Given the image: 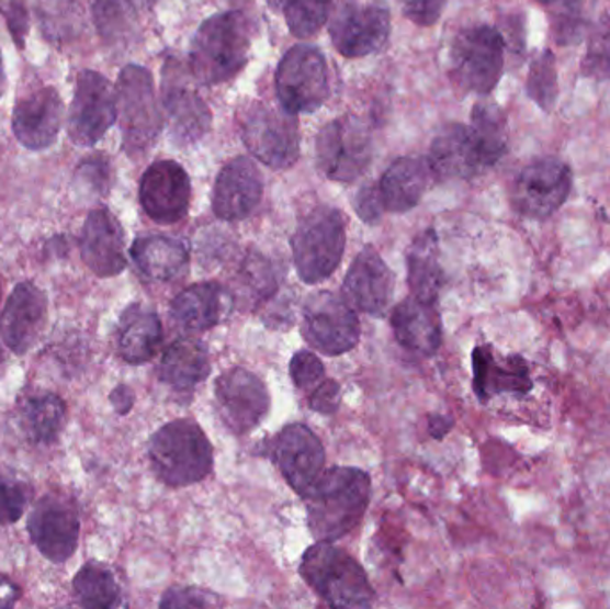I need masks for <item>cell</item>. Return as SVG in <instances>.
Masks as SVG:
<instances>
[{
	"instance_id": "obj_1",
	"label": "cell",
	"mask_w": 610,
	"mask_h": 609,
	"mask_svg": "<svg viewBox=\"0 0 610 609\" xmlns=\"http://www.w3.org/2000/svg\"><path fill=\"white\" fill-rule=\"evenodd\" d=\"M372 497L366 472L352 466H335L321 472L305 492L307 523L318 542H336L358 528Z\"/></svg>"
},
{
	"instance_id": "obj_2",
	"label": "cell",
	"mask_w": 610,
	"mask_h": 609,
	"mask_svg": "<svg viewBox=\"0 0 610 609\" xmlns=\"http://www.w3.org/2000/svg\"><path fill=\"white\" fill-rule=\"evenodd\" d=\"M252 36V22L241 11H227L205 20L191 40V74L205 87L230 81L250 58Z\"/></svg>"
},
{
	"instance_id": "obj_3",
	"label": "cell",
	"mask_w": 610,
	"mask_h": 609,
	"mask_svg": "<svg viewBox=\"0 0 610 609\" xmlns=\"http://www.w3.org/2000/svg\"><path fill=\"white\" fill-rule=\"evenodd\" d=\"M154 474L165 485H195L213 471V446L199 424L188 418L162 426L148 443Z\"/></svg>"
},
{
	"instance_id": "obj_4",
	"label": "cell",
	"mask_w": 610,
	"mask_h": 609,
	"mask_svg": "<svg viewBox=\"0 0 610 609\" xmlns=\"http://www.w3.org/2000/svg\"><path fill=\"white\" fill-rule=\"evenodd\" d=\"M301 576L332 608H370L375 590L366 572L335 542H318L304 552Z\"/></svg>"
},
{
	"instance_id": "obj_5",
	"label": "cell",
	"mask_w": 610,
	"mask_h": 609,
	"mask_svg": "<svg viewBox=\"0 0 610 609\" xmlns=\"http://www.w3.org/2000/svg\"><path fill=\"white\" fill-rule=\"evenodd\" d=\"M347 245V221L343 213L330 206H318L302 218L291 238L296 272L307 284L320 283L335 274Z\"/></svg>"
},
{
	"instance_id": "obj_6",
	"label": "cell",
	"mask_w": 610,
	"mask_h": 609,
	"mask_svg": "<svg viewBox=\"0 0 610 609\" xmlns=\"http://www.w3.org/2000/svg\"><path fill=\"white\" fill-rule=\"evenodd\" d=\"M239 135L253 158L273 170H286L301 156L298 122L290 111L250 101L238 111Z\"/></svg>"
},
{
	"instance_id": "obj_7",
	"label": "cell",
	"mask_w": 610,
	"mask_h": 609,
	"mask_svg": "<svg viewBox=\"0 0 610 609\" xmlns=\"http://www.w3.org/2000/svg\"><path fill=\"white\" fill-rule=\"evenodd\" d=\"M506 65V42L492 25H473L453 40L450 77L466 93L487 95L500 81Z\"/></svg>"
},
{
	"instance_id": "obj_8",
	"label": "cell",
	"mask_w": 610,
	"mask_h": 609,
	"mask_svg": "<svg viewBox=\"0 0 610 609\" xmlns=\"http://www.w3.org/2000/svg\"><path fill=\"white\" fill-rule=\"evenodd\" d=\"M116 111L125 153L133 158L147 153L165 124L152 74L147 68L129 65L122 70L116 84Z\"/></svg>"
},
{
	"instance_id": "obj_9",
	"label": "cell",
	"mask_w": 610,
	"mask_h": 609,
	"mask_svg": "<svg viewBox=\"0 0 610 609\" xmlns=\"http://www.w3.org/2000/svg\"><path fill=\"white\" fill-rule=\"evenodd\" d=\"M275 90L281 106L293 115L320 110L330 95L329 65L320 48H290L276 67Z\"/></svg>"
},
{
	"instance_id": "obj_10",
	"label": "cell",
	"mask_w": 610,
	"mask_h": 609,
	"mask_svg": "<svg viewBox=\"0 0 610 609\" xmlns=\"http://www.w3.org/2000/svg\"><path fill=\"white\" fill-rule=\"evenodd\" d=\"M372 158V131L358 116H339L316 136V163L330 181L352 183L366 172Z\"/></svg>"
},
{
	"instance_id": "obj_11",
	"label": "cell",
	"mask_w": 610,
	"mask_h": 609,
	"mask_svg": "<svg viewBox=\"0 0 610 609\" xmlns=\"http://www.w3.org/2000/svg\"><path fill=\"white\" fill-rule=\"evenodd\" d=\"M302 335L316 351L341 356L358 346L361 326L353 307L344 297L318 292L305 301Z\"/></svg>"
},
{
	"instance_id": "obj_12",
	"label": "cell",
	"mask_w": 610,
	"mask_h": 609,
	"mask_svg": "<svg viewBox=\"0 0 610 609\" xmlns=\"http://www.w3.org/2000/svg\"><path fill=\"white\" fill-rule=\"evenodd\" d=\"M572 168L557 158L534 159L521 168L510 188V202L527 218H549L572 192Z\"/></svg>"
},
{
	"instance_id": "obj_13",
	"label": "cell",
	"mask_w": 610,
	"mask_h": 609,
	"mask_svg": "<svg viewBox=\"0 0 610 609\" xmlns=\"http://www.w3.org/2000/svg\"><path fill=\"white\" fill-rule=\"evenodd\" d=\"M161 97L168 129L177 145H195L210 133L213 122L210 106L177 59H168L162 68Z\"/></svg>"
},
{
	"instance_id": "obj_14",
	"label": "cell",
	"mask_w": 610,
	"mask_h": 609,
	"mask_svg": "<svg viewBox=\"0 0 610 609\" xmlns=\"http://www.w3.org/2000/svg\"><path fill=\"white\" fill-rule=\"evenodd\" d=\"M389 33V11L379 2H347L330 22L332 44L349 59L379 53L387 44Z\"/></svg>"
},
{
	"instance_id": "obj_15",
	"label": "cell",
	"mask_w": 610,
	"mask_h": 609,
	"mask_svg": "<svg viewBox=\"0 0 610 609\" xmlns=\"http://www.w3.org/2000/svg\"><path fill=\"white\" fill-rule=\"evenodd\" d=\"M116 90L102 74L84 70L77 77L68 133L74 144L93 145L115 124Z\"/></svg>"
},
{
	"instance_id": "obj_16",
	"label": "cell",
	"mask_w": 610,
	"mask_h": 609,
	"mask_svg": "<svg viewBox=\"0 0 610 609\" xmlns=\"http://www.w3.org/2000/svg\"><path fill=\"white\" fill-rule=\"evenodd\" d=\"M215 395L219 417L234 435L252 431L270 409L267 384L241 366H234L219 375Z\"/></svg>"
},
{
	"instance_id": "obj_17",
	"label": "cell",
	"mask_w": 610,
	"mask_h": 609,
	"mask_svg": "<svg viewBox=\"0 0 610 609\" xmlns=\"http://www.w3.org/2000/svg\"><path fill=\"white\" fill-rule=\"evenodd\" d=\"M31 540L48 562L65 563L74 556L81 520L72 500L63 495L48 494L34 506L27 522Z\"/></svg>"
},
{
	"instance_id": "obj_18",
	"label": "cell",
	"mask_w": 610,
	"mask_h": 609,
	"mask_svg": "<svg viewBox=\"0 0 610 609\" xmlns=\"http://www.w3.org/2000/svg\"><path fill=\"white\" fill-rule=\"evenodd\" d=\"M287 485L304 497L315 485L325 466V449L320 438L304 424L284 427L268 449Z\"/></svg>"
},
{
	"instance_id": "obj_19",
	"label": "cell",
	"mask_w": 610,
	"mask_h": 609,
	"mask_svg": "<svg viewBox=\"0 0 610 609\" xmlns=\"http://www.w3.org/2000/svg\"><path fill=\"white\" fill-rule=\"evenodd\" d=\"M139 202L145 213L158 224L182 221L190 210V176L176 161H156L145 170L142 178Z\"/></svg>"
},
{
	"instance_id": "obj_20",
	"label": "cell",
	"mask_w": 610,
	"mask_h": 609,
	"mask_svg": "<svg viewBox=\"0 0 610 609\" xmlns=\"http://www.w3.org/2000/svg\"><path fill=\"white\" fill-rule=\"evenodd\" d=\"M430 173L441 179H472L489 170L470 125L447 124L432 139L427 158Z\"/></svg>"
},
{
	"instance_id": "obj_21",
	"label": "cell",
	"mask_w": 610,
	"mask_h": 609,
	"mask_svg": "<svg viewBox=\"0 0 610 609\" xmlns=\"http://www.w3.org/2000/svg\"><path fill=\"white\" fill-rule=\"evenodd\" d=\"M395 275L377 250L364 247L344 278L343 297L350 306L373 317H382L392 303Z\"/></svg>"
},
{
	"instance_id": "obj_22",
	"label": "cell",
	"mask_w": 610,
	"mask_h": 609,
	"mask_svg": "<svg viewBox=\"0 0 610 609\" xmlns=\"http://www.w3.org/2000/svg\"><path fill=\"white\" fill-rule=\"evenodd\" d=\"M63 122V102L53 87L25 92L13 110V133L31 150L47 149L58 138Z\"/></svg>"
},
{
	"instance_id": "obj_23",
	"label": "cell",
	"mask_w": 610,
	"mask_h": 609,
	"mask_svg": "<svg viewBox=\"0 0 610 609\" xmlns=\"http://www.w3.org/2000/svg\"><path fill=\"white\" fill-rule=\"evenodd\" d=\"M47 324V295L36 284H16L0 315V336L15 354L33 349Z\"/></svg>"
},
{
	"instance_id": "obj_24",
	"label": "cell",
	"mask_w": 610,
	"mask_h": 609,
	"mask_svg": "<svg viewBox=\"0 0 610 609\" xmlns=\"http://www.w3.org/2000/svg\"><path fill=\"white\" fill-rule=\"evenodd\" d=\"M262 199V178L252 159L238 156L219 170L213 188V212L222 221H244Z\"/></svg>"
},
{
	"instance_id": "obj_25",
	"label": "cell",
	"mask_w": 610,
	"mask_h": 609,
	"mask_svg": "<svg viewBox=\"0 0 610 609\" xmlns=\"http://www.w3.org/2000/svg\"><path fill=\"white\" fill-rule=\"evenodd\" d=\"M81 252L84 263L99 278L124 272L127 264L124 229L110 210L97 207L88 215L82 227Z\"/></svg>"
},
{
	"instance_id": "obj_26",
	"label": "cell",
	"mask_w": 610,
	"mask_h": 609,
	"mask_svg": "<svg viewBox=\"0 0 610 609\" xmlns=\"http://www.w3.org/2000/svg\"><path fill=\"white\" fill-rule=\"evenodd\" d=\"M473 388L482 403L500 394H529V365L520 356L496 358L492 347H477L473 351Z\"/></svg>"
},
{
	"instance_id": "obj_27",
	"label": "cell",
	"mask_w": 610,
	"mask_h": 609,
	"mask_svg": "<svg viewBox=\"0 0 610 609\" xmlns=\"http://www.w3.org/2000/svg\"><path fill=\"white\" fill-rule=\"evenodd\" d=\"M395 338L407 351L432 356L441 346V318L434 304L418 298H406L392 315Z\"/></svg>"
},
{
	"instance_id": "obj_28",
	"label": "cell",
	"mask_w": 610,
	"mask_h": 609,
	"mask_svg": "<svg viewBox=\"0 0 610 609\" xmlns=\"http://www.w3.org/2000/svg\"><path fill=\"white\" fill-rule=\"evenodd\" d=\"M118 352L131 365H142L158 354L162 343V326L158 313L145 304L125 307L116 332Z\"/></svg>"
},
{
	"instance_id": "obj_29",
	"label": "cell",
	"mask_w": 610,
	"mask_h": 609,
	"mask_svg": "<svg viewBox=\"0 0 610 609\" xmlns=\"http://www.w3.org/2000/svg\"><path fill=\"white\" fill-rule=\"evenodd\" d=\"M430 168L421 158L396 159L387 167L377 183L384 210L392 213H407L420 204L425 190L429 187Z\"/></svg>"
},
{
	"instance_id": "obj_30",
	"label": "cell",
	"mask_w": 610,
	"mask_h": 609,
	"mask_svg": "<svg viewBox=\"0 0 610 609\" xmlns=\"http://www.w3.org/2000/svg\"><path fill=\"white\" fill-rule=\"evenodd\" d=\"M131 256L139 272L152 281H172L184 274L190 263L187 245L165 235L139 236Z\"/></svg>"
},
{
	"instance_id": "obj_31",
	"label": "cell",
	"mask_w": 610,
	"mask_h": 609,
	"mask_svg": "<svg viewBox=\"0 0 610 609\" xmlns=\"http://www.w3.org/2000/svg\"><path fill=\"white\" fill-rule=\"evenodd\" d=\"M407 281L413 297L434 304L443 289L444 274L439 263L438 236L427 229L416 236L407 250Z\"/></svg>"
},
{
	"instance_id": "obj_32",
	"label": "cell",
	"mask_w": 610,
	"mask_h": 609,
	"mask_svg": "<svg viewBox=\"0 0 610 609\" xmlns=\"http://www.w3.org/2000/svg\"><path fill=\"white\" fill-rule=\"evenodd\" d=\"M207 349L201 341L182 338L173 341L161 358L159 377L177 392H190L210 377Z\"/></svg>"
},
{
	"instance_id": "obj_33",
	"label": "cell",
	"mask_w": 610,
	"mask_h": 609,
	"mask_svg": "<svg viewBox=\"0 0 610 609\" xmlns=\"http://www.w3.org/2000/svg\"><path fill=\"white\" fill-rule=\"evenodd\" d=\"M222 315H224V290L219 284H193L173 298L172 318L184 331H207L218 324Z\"/></svg>"
},
{
	"instance_id": "obj_34",
	"label": "cell",
	"mask_w": 610,
	"mask_h": 609,
	"mask_svg": "<svg viewBox=\"0 0 610 609\" xmlns=\"http://www.w3.org/2000/svg\"><path fill=\"white\" fill-rule=\"evenodd\" d=\"M19 420L22 431L33 443H53L67 422V406L58 395L34 394L20 404Z\"/></svg>"
},
{
	"instance_id": "obj_35",
	"label": "cell",
	"mask_w": 610,
	"mask_h": 609,
	"mask_svg": "<svg viewBox=\"0 0 610 609\" xmlns=\"http://www.w3.org/2000/svg\"><path fill=\"white\" fill-rule=\"evenodd\" d=\"M74 591L79 605L84 608L111 609L124 606L115 574L102 563L90 562L82 566L74 579Z\"/></svg>"
},
{
	"instance_id": "obj_36",
	"label": "cell",
	"mask_w": 610,
	"mask_h": 609,
	"mask_svg": "<svg viewBox=\"0 0 610 609\" xmlns=\"http://www.w3.org/2000/svg\"><path fill=\"white\" fill-rule=\"evenodd\" d=\"M473 133L477 136L487 167H495L507 153L509 129L504 111L489 102H481L472 111Z\"/></svg>"
},
{
	"instance_id": "obj_37",
	"label": "cell",
	"mask_w": 610,
	"mask_h": 609,
	"mask_svg": "<svg viewBox=\"0 0 610 609\" xmlns=\"http://www.w3.org/2000/svg\"><path fill=\"white\" fill-rule=\"evenodd\" d=\"M93 20L102 38L111 45L125 44L136 33V10L131 0H95Z\"/></svg>"
},
{
	"instance_id": "obj_38",
	"label": "cell",
	"mask_w": 610,
	"mask_h": 609,
	"mask_svg": "<svg viewBox=\"0 0 610 609\" xmlns=\"http://www.w3.org/2000/svg\"><path fill=\"white\" fill-rule=\"evenodd\" d=\"M286 24L296 38H310L330 16L332 0H282Z\"/></svg>"
},
{
	"instance_id": "obj_39",
	"label": "cell",
	"mask_w": 610,
	"mask_h": 609,
	"mask_svg": "<svg viewBox=\"0 0 610 609\" xmlns=\"http://www.w3.org/2000/svg\"><path fill=\"white\" fill-rule=\"evenodd\" d=\"M527 95L541 110L552 111L557 104L558 82L555 56L552 50H543L530 63L529 79H527Z\"/></svg>"
},
{
	"instance_id": "obj_40",
	"label": "cell",
	"mask_w": 610,
	"mask_h": 609,
	"mask_svg": "<svg viewBox=\"0 0 610 609\" xmlns=\"http://www.w3.org/2000/svg\"><path fill=\"white\" fill-rule=\"evenodd\" d=\"M584 76L598 81L610 79V19H603L592 31L589 47L581 61Z\"/></svg>"
},
{
	"instance_id": "obj_41",
	"label": "cell",
	"mask_w": 610,
	"mask_h": 609,
	"mask_svg": "<svg viewBox=\"0 0 610 609\" xmlns=\"http://www.w3.org/2000/svg\"><path fill=\"white\" fill-rule=\"evenodd\" d=\"M30 486L15 475L0 472V526H10L24 517L30 504Z\"/></svg>"
},
{
	"instance_id": "obj_42",
	"label": "cell",
	"mask_w": 610,
	"mask_h": 609,
	"mask_svg": "<svg viewBox=\"0 0 610 609\" xmlns=\"http://www.w3.org/2000/svg\"><path fill=\"white\" fill-rule=\"evenodd\" d=\"M245 286L252 290L258 297H270L276 290L275 264L258 252L248 256L241 269Z\"/></svg>"
},
{
	"instance_id": "obj_43",
	"label": "cell",
	"mask_w": 610,
	"mask_h": 609,
	"mask_svg": "<svg viewBox=\"0 0 610 609\" xmlns=\"http://www.w3.org/2000/svg\"><path fill=\"white\" fill-rule=\"evenodd\" d=\"M290 375L296 388H316L325 380L324 363L313 352L298 351L291 358Z\"/></svg>"
},
{
	"instance_id": "obj_44",
	"label": "cell",
	"mask_w": 610,
	"mask_h": 609,
	"mask_svg": "<svg viewBox=\"0 0 610 609\" xmlns=\"http://www.w3.org/2000/svg\"><path fill=\"white\" fill-rule=\"evenodd\" d=\"M77 181L81 187L87 188L90 192L102 193L108 192L111 181V168L108 159L102 156H93L88 158L77 168Z\"/></svg>"
},
{
	"instance_id": "obj_45",
	"label": "cell",
	"mask_w": 610,
	"mask_h": 609,
	"mask_svg": "<svg viewBox=\"0 0 610 609\" xmlns=\"http://www.w3.org/2000/svg\"><path fill=\"white\" fill-rule=\"evenodd\" d=\"M400 5L413 24L430 27L443 15L447 0H400Z\"/></svg>"
},
{
	"instance_id": "obj_46",
	"label": "cell",
	"mask_w": 610,
	"mask_h": 609,
	"mask_svg": "<svg viewBox=\"0 0 610 609\" xmlns=\"http://www.w3.org/2000/svg\"><path fill=\"white\" fill-rule=\"evenodd\" d=\"M161 608H211L218 606L215 595L196 588H172L162 595Z\"/></svg>"
},
{
	"instance_id": "obj_47",
	"label": "cell",
	"mask_w": 610,
	"mask_h": 609,
	"mask_svg": "<svg viewBox=\"0 0 610 609\" xmlns=\"http://www.w3.org/2000/svg\"><path fill=\"white\" fill-rule=\"evenodd\" d=\"M353 207L358 212L359 218L366 224H377L384 215V204H382L381 193H379L377 183L366 184L359 190L358 195L353 199Z\"/></svg>"
},
{
	"instance_id": "obj_48",
	"label": "cell",
	"mask_w": 610,
	"mask_h": 609,
	"mask_svg": "<svg viewBox=\"0 0 610 609\" xmlns=\"http://www.w3.org/2000/svg\"><path fill=\"white\" fill-rule=\"evenodd\" d=\"M10 27L11 36L20 48L24 47L25 34L30 30V13L24 0H8V4L0 8Z\"/></svg>"
},
{
	"instance_id": "obj_49",
	"label": "cell",
	"mask_w": 610,
	"mask_h": 609,
	"mask_svg": "<svg viewBox=\"0 0 610 609\" xmlns=\"http://www.w3.org/2000/svg\"><path fill=\"white\" fill-rule=\"evenodd\" d=\"M341 401V388L335 380H324L315 388V394L310 395V408L321 415H330L338 409Z\"/></svg>"
},
{
	"instance_id": "obj_50",
	"label": "cell",
	"mask_w": 610,
	"mask_h": 609,
	"mask_svg": "<svg viewBox=\"0 0 610 609\" xmlns=\"http://www.w3.org/2000/svg\"><path fill=\"white\" fill-rule=\"evenodd\" d=\"M53 4L56 5L58 10V20H50V22H45V33L50 36V38H61L63 34L72 33L74 24H76L77 19H65V16L72 15V11L76 10V4L70 2V0H53Z\"/></svg>"
},
{
	"instance_id": "obj_51",
	"label": "cell",
	"mask_w": 610,
	"mask_h": 609,
	"mask_svg": "<svg viewBox=\"0 0 610 609\" xmlns=\"http://www.w3.org/2000/svg\"><path fill=\"white\" fill-rule=\"evenodd\" d=\"M539 4L552 5V15H566V16H577V19H584V5H586V0H538Z\"/></svg>"
},
{
	"instance_id": "obj_52",
	"label": "cell",
	"mask_w": 610,
	"mask_h": 609,
	"mask_svg": "<svg viewBox=\"0 0 610 609\" xmlns=\"http://www.w3.org/2000/svg\"><path fill=\"white\" fill-rule=\"evenodd\" d=\"M110 398L113 408H115L116 413H120V415H125V413H129L131 408H133L134 392L129 386H125V384L116 386V388L111 392Z\"/></svg>"
},
{
	"instance_id": "obj_53",
	"label": "cell",
	"mask_w": 610,
	"mask_h": 609,
	"mask_svg": "<svg viewBox=\"0 0 610 609\" xmlns=\"http://www.w3.org/2000/svg\"><path fill=\"white\" fill-rule=\"evenodd\" d=\"M19 597V586L11 579L0 577V608H11V606H15Z\"/></svg>"
},
{
	"instance_id": "obj_54",
	"label": "cell",
	"mask_w": 610,
	"mask_h": 609,
	"mask_svg": "<svg viewBox=\"0 0 610 609\" xmlns=\"http://www.w3.org/2000/svg\"><path fill=\"white\" fill-rule=\"evenodd\" d=\"M452 427V420L449 417H436L430 418V435L434 438H443L447 432L450 431Z\"/></svg>"
},
{
	"instance_id": "obj_55",
	"label": "cell",
	"mask_w": 610,
	"mask_h": 609,
	"mask_svg": "<svg viewBox=\"0 0 610 609\" xmlns=\"http://www.w3.org/2000/svg\"><path fill=\"white\" fill-rule=\"evenodd\" d=\"M4 90H5L4 63H2V54H0V97L4 95Z\"/></svg>"
},
{
	"instance_id": "obj_56",
	"label": "cell",
	"mask_w": 610,
	"mask_h": 609,
	"mask_svg": "<svg viewBox=\"0 0 610 609\" xmlns=\"http://www.w3.org/2000/svg\"><path fill=\"white\" fill-rule=\"evenodd\" d=\"M4 365H5V356H4V351H2V347H0V375H2V372H4Z\"/></svg>"
},
{
	"instance_id": "obj_57",
	"label": "cell",
	"mask_w": 610,
	"mask_h": 609,
	"mask_svg": "<svg viewBox=\"0 0 610 609\" xmlns=\"http://www.w3.org/2000/svg\"><path fill=\"white\" fill-rule=\"evenodd\" d=\"M268 4L272 10H279V8H282V0H268Z\"/></svg>"
}]
</instances>
